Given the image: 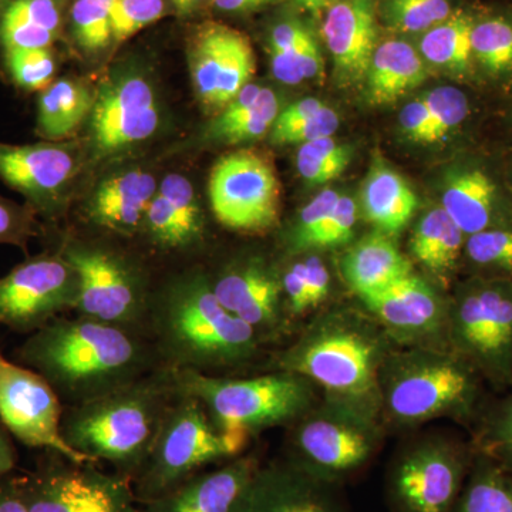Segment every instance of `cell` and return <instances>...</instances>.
Instances as JSON below:
<instances>
[{
  "label": "cell",
  "instance_id": "cell-54",
  "mask_svg": "<svg viewBox=\"0 0 512 512\" xmlns=\"http://www.w3.org/2000/svg\"><path fill=\"white\" fill-rule=\"evenodd\" d=\"M18 463V453L13 444L12 434L0 421V478L12 476Z\"/></svg>",
  "mask_w": 512,
  "mask_h": 512
},
{
  "label": "cell",
  "instance_id": "cell-2",
  "mask_svg": "<svg viewBox=\"0 0 512 512\" xmlns=\"http://www.w3.org/2000/svg\"><path fill=\"white\" fill-rule=\"evenodd\" d=\"M146 335L161 365L214 376L251 362L262 343L251 326L221 305L202 272L153 293Z\"/></svg>",
  "mask_w": 512,
  "mask_h": 512
},
{
  "label": "cell",
  "instance_id": "cell-13",
  "mask_svg": "<svg viewBox=\"0 0 512 512\" xmlns=\"http://www.w3.org/2000/svg\"><path fill=\"white\" fill-rule=\"evenodd\" d=\"M208 191L212 214L231 231L264 234L278 224L281 185L274 164L259 151L245 148L221 157Z\"/></svg>",
  "mask_w": 512,
  "mask_h": 512
},
{
  "label": "cell",
  "instance_id": "cell-20",
  "mask_svg": "<svg viewBox=\"0 0 512 512\" xmlns=\"http://www.w3.org/2000/svg\"><path fill=\"white\" fill-rule=\"evenodd\" d=\"M259 467L255 457L232 458L217 470L201 471L141 504V512H245Z\"/></svg>",
  "mask_w": 512,
  "mask_h": 512
},
{
  "label": "cell",
  "instance_id": "cell-18",
  "mask_svg": "<svg viewBox=\"0 0 512 512\" xmlns=\"http://www.w3.org/2000/svg\"><path fill=\"white\" fill-rule=\"evenodd\" d=\"M208 278L221 305L251 326L261 342L282 332L286 316L281 272L264 258L238 259Z\"/></svg>",
  "mask_w": 512,
  "mask_h": 512
},
{
  "label": "cell",
  "instance_id": "cell-39",
  "mask_svg": "<svg viewBox=\"0 0 512 512\" xmlns=\"http://www.w3.org/2000/svg\"><path fill=\"white\" fill-rule=\"evenodd\" d=\"M463 254L468 262L493 279H512V225L484 229L468 235Z\"/></svg>",
  "mask_w": 512,
  "mask_h": 512
},
{
  "label": "cell",
  "instance_id": "cell-9",
  "mask_svg": "<svg viewBox=\"0 0 512 512\" xmlns=\"http://www.w3.org/2000/svg\"><path fill=\"white\" fill-rule=\"evenodd\" d=\"M448 349L497 387L512 383V279L476 278L448 303Z\"/></svg>",
  "mask_w": 512,
  "mask_h": 512
},
{
  "label": "cell",
  "instance_id": "cell-47",
  "mask_svg": "<svg viewBox=\"0 0 512 512\" xmlns=\"http://www.w3.org/2000/svg\"><path fill=\"white\" fill-rule=\"evenodd\" d=\"M356 202L346 195H340L332 214L326 218L322 227L306 242L303 252L311 249H332L343 247L352 241L357 222Z\"/></svg>",
  "mask_w": 512,
  "mask_h": 512
},
{
  "label": "cell",
  "instance_id": "cell-3",
  "mask_svg": "<svg viewBox=\"0 0 512 512\" xmlns=\"http://www.w3.org/2000/svg\"><path fill=\"white\" fill-rule=\"evenodd\" d=\"M177 396L174 370L160 366L90 402L64 406L60 430L74 451L133 481Z\"/></svg>",
  "mask_w": 512,
  "mask_h": 512
},
{
  "label": "cell",
  "instance_id": "cell-33",
  "mask_svg": "<svg viewBox=\"0 0 512 512\" xmlns=\"http://www.w3.org/2000/svg\"><path fill=\"white\" fill-rule=\"evenodd\" d=\"M474 20L470 13L454 10L446 20L424 32L419 46L424 62L454 76H468L474 67L471 50Z\"/></svg>",
  "mask_w": 512,
  "mask_h": 512
},
{
  "label": "cell",
  "instance_id": "cell-40",
  "mask_svg": "<svg viewBox=\"0 0 512 512\" xmlns=\"http://www.w3.org/2000/svg\"><path fill=\"white\" fill-rule=\"evenodd\" d=\"M2 56L9 79L20 90L40 93L55 82L56 56L52 47L10 49Z\"/></svg>",
  "mask_w": 512,
  "mask_h": 512
},
{
  "label": "cell",
  "instance_id": "cell-44",
  "mask_svg": "<svg viewBox=\"0 0 512 512\" xmlns=\"http://www.w3.org/2000/svg\"><path fill=\"white\" fill-rule=\"evenodd\" d=\"M170 13L167 0H113L111 33L113 43L120 45L141 30L154 25Z\"/></svg>",
  "mask_w": 512,
  "mask_h": 512
},
{
  "label": "cell",
  "instance_id": "cell-10",
  "mask_svg": "<svg viewBox=\"0 0 512 512\" xmlns=\"http://www.w3.org/2000/svg\"><path fill=\"white\" fill-rule=\"evenodd\" d=\"M79 278L77 315L146 335L153 293L133 262L120 252L66 241L59 249Z\"/></svg>",
  "mask_w": 512,
  "mask_h": 512
},
{
  "label": "cell",
  "instance_id": "cell-11",
  "mask_svg": "<svg viewBox=\"0 0 512 512\" xmlns=\"http://www.w3.org/2000/svg\"><path fill=\"white\" fill-rule=\"evenodd\" d=\"M46 453L33 473L20 477L28 512H141L130 478Z\"/></svg>",
  "mask_w": 512,
  "mask_h": 512
},
{
  "label": "cell",
  "instance_id": "cell-45",
  "mask_svg": "<svg viewBox=\"0 0 512 512\" xmlns=\"http://www.w3.org/2000/svg\"><path fill=\"white\" fill-rule=\"evenodd\" d=\"M478 454L512 476V394L488 414L477 441Z\"/></svg>",
  "mask_w": 512,
  "mask_h": 512
},
{
  "label": "cell",
  "instance_id": "cell-15",
  "mask_svg": "<svg viewBox=\"0 0 512 512\" xmlns=\"http://www.w3.org/2000/svg\"><path fill=\"white\" fill-rule=\"evenodd\" d=\"M64 404L35 370L0 353V421L26 447L43 448L79 464H97L74 451L62 436Z\"/></svg>",
  "mask_w": 512,
  "mask_h": 512
},
{
  "label": "cell",
  "instance_id": "cell-7",
  "mask_svg": "<svg viewBox=\"0 0 512 512\" xmlns=\"http://www.w3.org/2000/svg\"><path fill=\"white\" fill-rule=\"evenodd\" d=\"M380 416L373 404L326 394L323 402L292 424L289 463L326 483L342 484L379 450Z\"/></svg>",
  "mask_w": 512,
  "mask_h": 512
},
{
  "label": "cell",
  "instance_id": "cell-43",
  "mask_svg": "<svg viewBox=\"0 0 512 512\" xmlns=\"http://www.w3.org/2000/svg\"><path fill=\"white\" fill-rule=\"evenodd\" d=\"M430 114L429 140L439 143L450 136L470 114V101L466 94L454 86H440L424 94Z\"/></svg>",
  "mask_w": 512,
  "mask_h": 512
},
{
  "label": "cell",
  "instance_id": "cell-6",
  "mask_svg": "<svg viewBox=\"0 0 512 512\" xmlns=\"http://www.w3.org/2000/svg\"><path fill=\"white\" fill-rule=\"evenodd\" d=\"M174 379L178 392L195 397L218 430L247 439L292 426L318 403L315 384L286 370L245 379L174 370Z\"/></svg>",
  "mask_w": 512,
  "mask_h": 512
},
{
  "label": "cell",
  "instance_id": "cell-37",
  "mask_svg": "<svg viewBox=\"0 0 512 512\" xmlns=\"http://www.w3.org/2000/svg\"><path fill=\"white\" fill-rule=\"evenodd\" d=\"M311 30L296 20H284L269 35L272 73L279 82L295 86L305 80L303 52L312 37Z\"/></svg>",
  "mask_w": 512,
  "mask_h": 512
},
{
  "label": "cell",
  "instance_id": "cell-51",
  "mask_svg": "<svg viewBox=\"0 0 512 512\" xmlns=\"http://www.w3.org/2000/svg\"><path fill=\"white\" fill-rule=\"evenodd\" d=\"M323 106H325V103L322 100L315 99V97H306V99L296 101V103L286 107L279 113L274 127L271 128V138L281 136L291 128L298 126L302 121L318 113Z\"/></svg>",
  "mask_w": 512,
  "mask_h": 512
},
{
  "label": "cell",
  "instance_id": "cell-49",
  "mask_svg": "<svg viewBox=\"0 0 512 512\" xmlns=\"http://www.w3.org/2000/svg\"><path fill=\"white\" fill-rule=\"evenodd\" d=\"M338 128V114L325 104L318 113L271 140L275 144H305L319 138L332 137Z\"/></svg>",
  "mask_w": 512,
  "mask_h": 512
},
{
  "label": "cell",
  "instance_id": "cell-50",
  "mask_svg": "<svg viewBox=\"0 0 512 512\" xmlns=\"http://www.w3.org/2000/svg\"><path fill=\"white\" fill-rule=\"evenodd\" d=\"M400 127L407 138L417 143L429 140L430 114L423 97L407 103L400 111Z\"/></svg>",
  "mask_w": 512,
  "mask_h": 512
},
{
  "label": "cell",
  "instance_id": "cell-25",
  "mask_svg": "<svg viewBox=\"0 0 512 512\" xmlns=\"http://www.w3.org/2000/svg\"><path fill=\"white\" fill-rule=\"evenodd\" d=\"M441 208L468 235L508 224L497 183L484 168L464 165L448 175Z\"/></svg>",
  "mask_w": 512,
  "mask_h": 512
},
{
  "label": "cell",
  "instance_id": "cell-17",
  "mask_svg": "<svg viewBox=\"0 0 512 512\" xmlns=\"http://www.w3.org/2000/svg\"><path fill=\"white\" fill-rule=\"evenodd\" d=\"M160 126L156 93L144 74L124 70L100 87L92 110L94 147L114 154L153 137Z\"/></svg>",
  "mask_w": 512,
  "mask_h": 512
},
{
  "label": "cell",
  "instance_id": "cell-48",
  "mask_svg": "<svg viewBox=\"0 0 512 512\" xmlns=\"http://www.w3.org/2000/svg\"><path fill=\"white\" fill-rule=\"evenodd\" d=\"M37 212L30 205L0 197V244L15 245L28 252L30 239L40 234Z\"/></svg>",
  "mask_w": 512,
  "mask_h": 512
},
{
  "label": "cell",
  "instance_id": "cell-5",
  "mask_svg": "<svg viewBox=\"0 0 512 512\" xmlns=\"http://www.w3.org/2000/svg\"><path fill=\"white\" fill-rule=\"evenodd\" d=\"M480 376L447 348L390 352L379 372L380 414L397 427H414L440 417L473 416Z\"/></svg>",
  "mask_w": 512,
  "mask_h": 512
},
{
  "label": "cell",
  "instance_id": "cell-12",
  "mask_svg": "<svg viewBox=\"0 0 512 512\" xmlns=\"http://www.w3.org/2000/svg\"><path fill=\"white\" fill-rule=\"evenodd\" d=\"M473 458L444 437H430L394 458L387 495L394 512H450L463 490Z\"/></svg>",
  "mask_w": 512,
  "mask_h": 512
},
{
  "label": "cell",
  "instance_id": "cell-4",
  "mask_svg": "<svg viewBox=\"0 0 512 512\" xmlns=\"http://www.w3.org/2000/svg\"><path fill=\"white\" fill-rule=\"evenodd\" d=\"M389 340L372 316L328 312L279 355V370L311 380L329 396L380 409L379 372L390 353Z\"/></svg>",
  "mask_w": 512,
  "mask_h": 512
},
{
  "label": "cell",
  "instance_id": "cell-30",
  "mask_svg": "<svg viewBox=\"0 0 512 512\" xmlns=\"http://www.w3.org/2000/svg\"><path fill=\"white\" fill-rule=\"evenodd\" d=\"M244 33L222 23L208 22L195 29L188 42V62L195 93L204 106L215 109L218 89L227 76Z\"/></svg>",
  "mask_w": 512,
  "mask_h": 512
},
{
  "label": "cell",
  "instance_id": "cell-19",
  "mask_svg": "<svg viewBox=\"0 0 512 512\" xmlns=\"http://www.w3.org/2000/svg\"><path fill=\"white\" fill-rule=\"evenodd\" d=\"M76 173V156L62 143H0V180L20 192L36 212L53 217Z\"/></svg>",
  "mask_w": 512,
  "mask_h": 512
},
{
  "label": "cell",
  "instance_id": "cell-1",
  "mask_svg": "<svg viewBox=\"0 0 512 512\" xmlns=\"http://www.w3.org/2000/svg\"><path fill=\"white\" fill-rule=\"evenodd\" d=\"M64 406H77L141 379L161 365L147 335L84 318L53 319L16 350Z\"/></svg>",
  "mask_w": 512,
  "mask_h": 512
},
{
  "label": "cell",
  "instance_id": "cell-55",
  "mask_svg": "<svg viewBox=\"0 0 512 512\" xmlns=\"http://www.w3.org/2000/svg\"><path fill=\"white\" fill-rule=\"evenodd\" d=\"M278 2L281 0H211V5L225 13H247Z\"/></svg>",
  "mask_w": 512,
  "mask_h": 512
},
{
  "label": "cell",
  "instance_id": "cell-32",
  "mask_svg": "<svg viewBox=\"0 0 512 512\" xmlns=\"http://www.w3.org/2000/svg\"><path fill=\"white\" fill-rule=\"evenodd\" d=\"M466 234L441 207L427 211L410 238V254L440 281H446L463 255Z\"/></svg>",
  "mask_w": 512,
  "mask_h": 512
},
{
  "label": "cell",
  "instance_id": "cell-53",
  "mask_svg": "<svg viewBox=\"0 0 512 512\" xmlns=\"http://www.w3.org/2000/svg\"><path fill=\"white\" fill-rule=\"evenodd\" d=\"M0 512H28L23 500L20 477L0 478Z\"/></svg>",
  "mask_w": 512,
  "mask_h": 512
},
{
  "label": "cell",
  "instance_id": "cell-41",
  "mask_svg": "<svg viewBox=\"0 0 512 512\" xmlns=\"http://www.w3.org/2000/svg\"><path fill=\"white\" fill-rule=\"evenodd\" d=\"M450 0H383L382 16L390 29L424 33L453 13Z\"/></svg>",
  "mask_w": 512,
  "mask_h": 512
},
{
  "label": "cell",
  "instance_id": "cell-42",
  "mask_svg": "<svg viewBox=\"0 0 512 512\" xmlns=\"http://www.w3.org/2000/svg\"><path fill=\"white\" fill-rule=\"evenodd\" d=\"M279 113L281 104L278 96L264 87L261 97L247 114L224 126H210L208 136L228 144L247 143L265 136L274 127Z\"/></svg>",
  "mask_w": 512,
  "mask_h": 512
},
{
  "label": "cell",
  "instance_id": "cell-56",
  "mask_svg": "<svg viewBox=\"0 0 512 512\" xmlns=\"http://www.w3.org/2000/svg\"><path fill=\"white\" fill-rule=\"evenodd\" d=\"M293 2H295V5L303 10V12L311 13L312 16L318 18V16L326 12V9H328L335 0H293Z\"/></svg>",
  "mask_w": 512,
  "mask_h": 512
},
{
  "label": "cell",
  "instance_id": "cell-22",
  "mask_svg": "<svg viewBox=\"0 0 512 512\" xmlns=\"http://www.w3.org/2000/svg\"><path fill=\"white\" fill-rule=\"evenodd\" d=\"M338 487L288 460L269 464L256 471L245 512H348Z\"/></svg>",
  "mask_w": 512,
  "mask_h": 512
},
{
  "label": "cell",
  "instance_id": "cell-34",
  "mask_svg": "<svg viewBox=\"0 0 512 512\" xmlns=\"http://www.w3.org/2000/svg\"><path fill=\"white\" fill-rule=\"evenodd\" d=\"M450 512H512L511 474L477 453Z\"/></svg>",
  "mask_w": 512,
  "mask_h": 512
},
{
  "label": "cell",
  "instance_id": "cell-23",
  "mask_svg": "<svg viewBox=\"0 0 512 512\" xmlns=\"http://www.w3.org/2000/svg\"><path fill=\"white\" fill-rule=\"evenodd\" d=\"M140 232L164 251H188L204 241L200 201L188 178L170 174L148 205Z\"/></svg>",
  "mask_w": 512,
  "mask_h": 512
},
{
  "label": "cell",
  "instance_id": "cell-24",
  "mask_svg": "<svg viewBox=\"0 0 512 512\" xmlns=\"http://www.w3.org/2000/svg\"><path fill=\"white\" fill-rule=\"evenodd\" d=\"M157 192L153 175L131 170L99 185L87 205V218L97 228L121 237H133L143 225L148 205Z\"/></svg>",
  "mask_w": 512,
  "mask_h": 512
},
{
  "label": "cell",
  "instance_id": "cell-36",
  "mask_svg": "<svg viewBox=\"0 0 512 512\" xmlns=\"http://www.w3.org/2000/svg\"><path fill=\"white\" fill-rule=\"evenodd\" d=\"M111 6L113 0H73L70 5V36L86 55H99L113 45Z\"/></svg>",
  "mask_w": 512,
  "mask_h": 512
},
{
  "label": "cell",
  "instance_id": "cell-27",
  "mask_svg": "<svg viewBox=\"0 0 512 512\" xmlns=\"http://www.w3.org/2000/svg\"><path fill=\"white\" fill-rule=\"evenodd\" d=\"M66 10L67 0H0V50L53 47Z\"/></svg>",
  "mask_w": 512,
  "mask_h": 512
},
{
  "label": "cell",
  "instance_id": "cell-46",
  "mask_svg": "<svg viewBox=\"0 0 512 512\" xmlns=\"http://www.w3.org/2000/svg\"><path fill=\"white\" fill-rule=\"evenodd\" d=\"M340 194L336 190H325L316 195L299 212L295 224L285 235V245L291 254H302L306 242L318 232L326 218L335 210Z\"/></svg>",
  "mask_w": 512,
  "mask_h": 512
},
{
  "label": "cell",
  "instance_id": "cell-52",
  "mask_svg": "<svg viewBox=\"0 0 512 512\" xmlns=\"http://www.w3.org/2000/svg\"><path fill=\"white\" fill-rule=\"evenodd\" d=\"M305 265L306 282H308L309 298H311L312 311L328 299L330 291V275L322 259L316 255L303 258Z\"/></svg>",
  "mask_w": 512,
  "mask_h": 512
},
{
  "label": "cell",
  "instance_id": "cell-21",
  "mask_svg": "<svg viewBox=\"0 0 512 512\" xmlns=\"http://www.w3.org/2000/svg\"><path fill=\"white\" fill-rule=\"evenodd\" d=\"M322 37L332 55L338 82H363L377 47L373 0H335L323 13Z\"/></svg>",
  "mask_w": 512,
  "mask_h": 512
},
{
  "label": "cell",
  "instance_id": "cell-29",
  "mask_svg": "<svg viewBox=\"0 0 512 512\" xmlns=\"http://www.w3.org/2000/svg\"><path fill=\"white\" fill-rule=\"evenodd\" d=\"M429 76L426 62L410 43L390 39L377 45L367 69L366 96L373 106H387Z\"/></svg>",
  "mask_w": 512,
  "mask_h": 512
},
{
  "label": "cell",
  "instance_id": "cell-8",
  "mask_svg": "<svg viewBox=\"0 0 512 512\" xmlns=\"http://www.w3.org/2000/svg\"><path fill=\"white\" fill-rule=\"evenodd\" d=\"M248 441L222 433L195 397L178 392L133 478L138 501L146 504L201 473L202 468L242 456Z\"/></svg>",
  "mask_w": 512,
  "mask_h": 512
},
{
  "label": "cell",
  "instance_id": "cell-26",
  "mask_svg": "<svg viewBox=\"0 0 512 512\" xmlns=\"http://www.w3.org/2000/svg\"><path fill=\"white\" fill-rule=\"evenodd\" d=\"M346 285L357 298L382 291L413 274L412 262L389 235L373 231L355 242L340 259Z\"/></svg>",
  "mask_w": 512,
  "mask_h": 512
},
{
  "label": "cell",
  "instance_id": "cell-28",
  "mask_svg": "<svg viewBox=\"0 0 512 512\" xmlns=\"http://www.w3.org/2000/svg\"><path fill=\"white\" fill-rule=\"evenodd\" d=\"M360 204L375 231L394 238L412 220L419 201L402 175L375 157L360 191Z\"/></svg>",
  "mask_w": 512,
  "mask_h": 512
},
{
  "label": "cell",
  "instance_id": "cell-38",
  "mask_svg": "<svg viewBox=\"0 0 512 512\" xmlns=\"http://www.w3.org/2000/svg\"><path fill=\"white\" fill-rule=\"evenodd\" d=\"M352 160V148L333 137L319 138L301 144L296 164L303 180L309 185H322L345 173Z\"/></svg>",
  "mask_w": 512,
  "mask_h": 512
},
{
  "label": "cell",
  "instance_id": "cell-14",
  "mask_svg": "<svg viewBox=\"0 0 512 512\" xmlns=\"http://www.w3.org/2000/svg\"><path fill=\"white\" fill-rule=\"evenodd\" d=\"M79 302V278L60 251L32 256L0 278V325L33 333Z\"/></svg>",
  "mask_w": 512,
  "mask_h": 512
},
{
  "label": "cell",
  "instance_id": "cell-35",
  "mask_svg": "<svg viewBox=\"0 0 512 512\" xmlns=\"http://www.w3.org/2000/svg\"><path fill=\"white\" fill-rule=\"evenodd\" d=\"M474 66L493 79L512 77V16L474 20L471 30Z\"/></svg>",
  "mask_w": 512,
  "mask_h": 512
},
{
  "label": "cell",
  "instance_id": "cell-16",
  "mask_svg": "<svg viewBox=\"0 0 512 512\" xmlns=\"http://www.w3.org/2000/svg\"><path fill=\"white\" fill-rule=\"evenodd\" d=\"M387 338L404 348L448 349V303L420 276L410 274L359 298Z\"/></svg>",
  "mask_w": 512,
  "mask_h": 512
},
{
  "label": "cell",
  "instance_id": "cell-57",
  "mask_svg": "<svg viewBox=\"0 0 512 512\" xmlns=\"http://www.w3.org/2000/svg\"><path fill=\"white\" fill-rule=\"evenodd\" d=\"M167 2L177 10L178 15L184 16L190 15L194 10L204 5L207 0H167Z\"/></svg>",
  "mask_w": 512,
  "mask_h": 512
},
{
  "label": "cell",
  "instance_id": "cell-31",
  "mask_svg": "<svg viewBox=\"0 0 512 512\" xmlns=\"http://www.w3.org/2000/svg\"><path fill=\"white\" fill-rule=\"evenodd\" d=\"M94 99L96 94L79 80H55L37 99L36 133L46 141L62 143L92 114Z\"/></svg>",
  "mask_w": 512,
  "mask_h": 512
}]
</instances>
